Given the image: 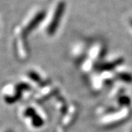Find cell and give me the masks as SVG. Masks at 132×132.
<instances>
[{"label":"cell","mask_w":132,"mask_h":132,"mask_svg":"<svg viewBox=\"0 0 132 132\" xmlns=\"http://www.w3.org/2000/svg\"><path fill=\"white\" fill-rule=\"evenodd\" d=\"M65 9V3L64 2H60L57 5L53 19L48 28V33L49 35H53L56 32Z\"/></svg>","instance_id":"cell-1"},{"label":"cell","mask_w":132,"mask_h":132,"mask_svg":"<svg viewBox=\"0 0 132 132\" xmlns=\"http://www.w3.org/2000/svg\"><path fill=\"white\" fill-rule=\"evenodd\" d=\"M45 16H46L45 11H40V13H38V14L34 17V19H32L30 23L27 25V27L24 29V33L25 34H28L30 32H32L33 29L35 27H37L38 26V24H40L43 20L44 19Z\"/></svg>","instance_id":"cell-2"},{"label":"cell","mask_w":132,"mask_h":132,"mask_svg":"<svg viewBox=\"0 0 132 132\" xmlns=\"http://www.w3.org/2000/svg\"><path fill=\"white\" fill-rule=\"evenodd\" d=\"M131 25H132V20H131Z\"/></svg>","instance_id":"cell-3"}]
</instances>
